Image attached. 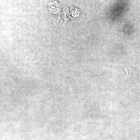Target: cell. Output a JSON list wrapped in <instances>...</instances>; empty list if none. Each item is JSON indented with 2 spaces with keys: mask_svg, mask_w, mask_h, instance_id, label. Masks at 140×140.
<instances>
[{
  "mask_svg": "<svg viewBox=\"0 0 140 140\" xmlns=\"http://www.w3.org/2000/svg\"><path fill=\"white\" fill-rule=\"evenodd\" d=\"M126 74V77L127 78H130L131 77V72H132V70L131 69L130 67H126L123 68Z\"/></svg>",
  "mask_w": 140,
  "mask_h": 140,
  "instance_id": "cell-1",
  "label": "cell"
}]
</instances>
